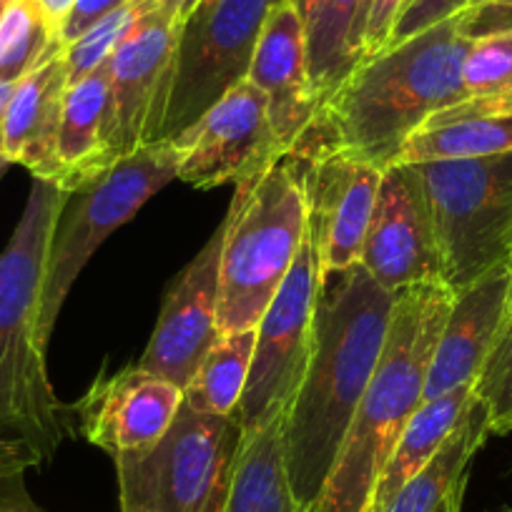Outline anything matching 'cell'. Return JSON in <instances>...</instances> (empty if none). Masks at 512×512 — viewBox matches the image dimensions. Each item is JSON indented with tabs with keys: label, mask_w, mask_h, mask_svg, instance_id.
Masks as SVG:
<instances>
[{
	"label": "cell",
	"mask_w": 512,
	"mask_h": 512,
	"mask_svg": "<svg viewBox=\"0 0 512 512\" xmlns=\"http://www.w3.org/2000/svg\"><path fill=\"white\" fill-rule=\"evenodd\" d=\"M510 269H512V267H510Z\"/></svg>",
	"instance_id": "45"
},
{
	"label": "cell",
	"mask_w": 512,
	"mask_h": 512,
	"mask_svg": "<svg viewBox=\"0 0 512 512\" xmlns=\"http://www.w3.org/2000/svg\"><path fill=\"white\" fill-rule=\"evenodd\" d=\"M470 3L472 0H410L405 6V11H402V16L397 18L395 31H392V38L387 46L417 36V33L425 31V28L467 11Z\"/></svg>",
	"instance_id": "31"
},
{
	"label": "cell",
	"mask_w": 512,
	"mask_h": 512,
	"mask_svg": "<svg viewBox=\"0 0 512 512\" xmlns=\"http://www.w3.org/2000/svg\"><path fill=\"white\" fill-rule=\"evenodd\" d=\"M71 194L33 179L21 221L0 254V432L26 440L43 462L73 435L76 407L56 397L46 369L43 284L53 229Z\"/></svg>",
	"instance_id": "3"
},
{
	"label": "cell",
	"mask_w": 512,
	"mask_h": 512,
	"mask_svg": "<svg viewBox=\"0 0 512 512\" xmlns=\"http://www.w3.org/2000/svg\"><path fill=\"white\" fill-rule=\"evenodd\" d=\"M284 412L241 432L224 512H299L284 460Z\"/></svg>",
	"instance_id": "22"
},
{
	"label": "cell",
	"mask_w": 512,
	"mask_h": 512,
	"mask_svg": "<svg viewBox=\"0 0 512 512\" xmlns=\"http://www.w3.org/2000/svg\"><path fill=\"white\" fill-rule=\"evenodd\" d=\"M108 63L68 83L63 96L56 144V174L51 184L76 194L111 169L106 146Z\"/></svg>",
	"instance_id": "21"
},
{
	"label": "cell",
	"mask_w": 512,
	"mask_h": 512,
	"mask_svg": "<svg viewBox=\"0 0 512 512\" xmlns=\"http://www.w3.org/2000/svg\"><path fill=\"white\" fill-rule=\"evenodd\" d=\"M63 48L48 53L18 81L3 121V156L8 164L26 166L33 179L53 181L56 144L61 128L68 68Z\"/></svg>",
	"instance_id": "19"
},
{
	"label": "cell",
	"mask_w": 512,
	"mask_h": 512,
	"mask_svg": "<svg viewBox=\"0 0 512 512\" xmlns=\"http://www.w3.org/2000/svg\"><path fill=\"white\" fill-rule=\"evenodd\" d=\"M410 0H367V18H364L362 36V61L369 56H377L382 48L390 43L395 31L397 18L402 16Z\"/></svg>",
	"instance_id": "32"
},
{
	"label": "cell",
	"mask_w": 512,
	"mask_h": 512,
	"mask_svg": "<svg viewBox=\"0 0 512 512\" xmlns=\"http://www.w3.org/2000/svg\"><path fill=\"white\" fill-rule=\"evenodd\" d=\"M174 179H179V149L174 141H154L123 156L101 179L71 194L58 216L48 251L41 317L48 339L68 292L98 246Z\"/></svg>",
	"instance_id": "8"
},
{
	"label": "cell",
	"mask_w": 512,
	"mask_h": 512,
	"mask_svg": "<svg viewBox=\"0 0 512 512\" xmlns=\"http://www.w3.org/2000/svg\"><path fill=\"white\" fill-rule=\"evenodd\" d=\"M0 512H43L26 490L23 475L0 482Z\"/></svg>",
	"instance_id": "35"
},
{
	"label": "cell",
	"mask_w": 512,
	"mask_h": 512,
	"mask_svg": "<svg viewBox=\"0 0 512 512\" xmlns=\"http://www.w3.org/2000/svg\"><path fill=\"white\" fill-rule=\"evenodd\" d=\"M181 405L184 387L128 364L93 382L76 405V417L86 440L116 460L154 450L174 425Z\"/></svg>",
	"instance_id": "16"
},
{
	"label": "cell",
	"mask_w": 512,
	"mask_h": 512,
	"mask_svg": "<svg viewBox=\"0 0 512 512\" xmlns=\"http://www.w3.org/2000/svg\"><path fill=\"white\" fill-rule=\"evenodd\" d=\"M294 156L302 164L307 229L324 282L359 264L384 169L324 146L294 151Z\"/></svg>",
	"instance_id": "12"
},
{
	"label": "cell",
	"mask_w": 512,
	"mask_h": 512,
	"mask_svg": "<svg viewBox=\"0 0 512 512\" xmlns=\"http://www.w3.org/2000/svg\"><path fill=\"white\" fill-rule=\"evenodd\" d=\"M319 292H322V274H319L317 249L307 229L287 279L256 324L249 379H246L244 397L234 412L241 432L254 430L277 412L287 410L312 349Z\"/></svg>",
	"instance_id": "10"
},
{
	"label": "cell",
	"mask_w": 512,
	"mask_h": 512,
	"mask_svg": "<svg viewBox=\"0 0 512 512\" xmlns=\"http://www.w3.org/2000/svg\"><path fill=\"white\" fill-rule=\"evenodd\" d=\"M487 437V415L475 397L440 452L412 480H407L379 512H437L447 495L465 480L472 457L485 445Z\"/></svg>",
	"instance_id": "25"
},
{
	"label": "cell",
	"mask_w": 512,
	"mask_h": 512,
	"mask_svg": "<svg viewBox=\"0 0 512 512\" xmlns=\"http://www.w3.org/2000/svg\"><path fill=\"white\" fill-rule=\"evenodd\" d=\"M465 487H467V477L455 487V490L447 495V500L437 507V512H462V497H465Z\"/></svg>",
	"instance_id": "39"
},
{
	"label": "cell",
	"mask_w": 512,
	"mask_h": 512,
	"mask_svg": "<svg viewBox=\"0 0 512 512\" xmlns=\"http://www.w3.org/2000/svg\"><path fill=\"white\" fill-rule=\"evenodd\" d=\"M6 6H8V0H0V16H3V11H6Z\"/></svg>",
	"instance_id": "42"
},
{
	"label": "cell",
	"mask_w": 512,
	"mask_h": 512,
	"mask_svg": "<svg viewBox=\"0 0 512 512\" xmlns=\"http://www.w3.org/2000/svg\"><path fill=\"white\" fill-rule=\"evenodd\" d=\"M246 78L267 96L274 144L284 159L312 134L322 108L309 81L307 33L294 0H279L269 11Z\"/></svg>",
	"instance_id": "17"
},
{
	"label": "cell",
	"mask_w": 512,
	"mask_h": 512,
	"mask_svg": "<svg viewBox=\"0 0 512 512\" xmlns=\"http://www.w3.org/2000/svg\"><path fill=\"white\" fill-rule=\"evenodd\" d=\"M224 221L211 234L204 249L189 267L174 279L161 304L151 342L139 367L186 387L211 344L219 339V294H221V249Z\"/></svg>",
	"instance_id": "15"
},
{
	"label": "cell",
	"mask_w": 512,
	"mask_h": 512,
	"mask_svg": "<svg viewBox=\"0 0 512 512\" xmlns=\"http://www.w3.org/2000/svg\"><path fill=\"white\" fill-rule=\"evenodd\" d=\"M472 400H475V384H465V387H457V390L447 392L437 400L422 402L420 410L407 422L405 432L400 435L390 460L379 475L369 512L382 510L397 495V490L440 452L447 437L460 425L462 415Z\"/></svg>",
	"instance_id": "24"
},
{
	"label": "cell",
	"mask_w": 512,
	"mask_h": 512,
	"mask_svg": "<svg viewBox=\"0 0 512 512\" xmlns=\"http://www.w3.org/2000/svg\"><path fill=\"white\" fill-rule=\"evenodd\" d=\"M507 512H512V510H507Z\"/></svg>",
	"instance_id": "43"
},
{
	"label": "cell",
	"mask_w": 512,
	"mask_h": 512,
	"mask_svg": "<svg viewBox=\"0 0 512 512\" xmlns=\"http://www.w3.org/2000/svg\"><path fill=\"white\" fill-rule=\"evenodd\" d=\"M38 465H43V460L36 452V447L28 445L21 437L0 432V482L8 480V477L26 475L31 467Z\"/></svg>",
	"instance_id": "34"
},
{
	"label": "cell",
	"mask_w": 512,
	"mask_h": 512,
	"mask_svg": "<svg viewBox=\"0 0 512 512\" xmlns=\"http://www.w3.org/2000/svg\"><path fill=\"white\" fill-rule=\"evenodd\" d=\"M279 0H199L179 23L161 141L179 139L246 81L264 21Z\"/></svg>",
	"instance_id": "9"
},
{
	"label": "cell",
	"mask_w": 512,
	"mask_h": 512,
	"mask_svg": "<svg viewBox=\"0 0 512 512\" xmlns=\"http://www.w3.org/2000/svg\"><path fill=\"white\" fill-rule=\"evenodd\" d=\"M8 169V161H6V156H0V176H3V171Z\"/></svg>",
	"instance_id": "41"
},
{
	"label": "cell",
	"mask_w": 512,
	"mask_h": 512,
	"mask_svg": "<svg viewBox=\"0 0 512 512\" xmlns=\"http://www.w3.org/2000/svg\"><path fill=\"white\" fill-rule=\"evenodd\" d=\"M465 98L510 96L512 93V28L475 36L462 66Z\"/></svg>",
	"instance_id": "29"
},
{
	"label": "cell",
	"mask_w": 512,
	"mask_h": 512,
	"mask_svg": "<svg viewBox=\"0 0 512 512\" xmlns=\"http://www.w3.org/2000/svg\"><path fill=\"white\" fill-rule=\"evenodd\" d=\"M256 329L219 334L194 377L184 387V402L201 415L234 417L249 379Z\"/></svg>",
	"instance_id": "26"
},
{
	"label": "cell",
	"mask_w": 512,
	"mask_h": 512,
	"mask_svg": "<svg viewBox=\"0 0 512 512\" xmlns=\"http://www.w3.org/2000/svg\"><path fill=\"white\" fill-rule=\"evenodd\" d=\"M502 154H512V93L465 98L435 113L407 139L395 164L487 159Z\"/></svg>",
	"instance_id": "20"
},
{
	"label": "cell",
	"mask_w": 512,
	"mask_h": 512,
	"mask_svg": "<svg viewBox=\"0 0 512 512\" xmlns=\"http://www.w3.org/2000/svg\"><path fill=\"white\" fill-rule=\"evenodd\" d=\"M33 3L38 6L41 16L46 18L48 28H51V31L58 36V41H61L63 23L68 21V16L73 13V8H76L78 0H33Z\"/></svg>",
	"instance_id": "36"
},
{
	"label": "cell",
	"mask_w": 512,
	"mask_h": 512,
	"mask_svg": "<svg viewBox=\"0 0 512 512\" xmlns=\"http://www.w3.org/2000/svg\"><path fill=\"white\" fill-rule=\"evenodd\" d=\"M58 46L33 0H8L0 16V83H18Z\"/></svg>",
	"instance_id": "27"
},
{
	"label": "cell",
	"mask_w": 512,
	"mask_h": 512,
	"mask_svg": "<svg viewBox=\"0 0 512 512\" xmlns=\"http://www.w3.org/2000/svg\"><path fill=\"white\" fill-rule=\"evenodd\" d=\"M241 427L181 405L154 450L116 457L121 512H224Z\"/></svg>",
	"instance_id": "7"
},
{
	"label": "cell",
	"mask_w": 512,
	"mask_h": 512,
	"mask_svg": "<svg viewBox=\"0 0 512 512\" xmlns=\"http://www.w3.org/2000/svg\"><path fill=\"white\" fill-rule=\"evenodd\" d=\"M126 3H131V0H78L73 13L68 16V21L63 23L61 28V43L68 46V43L76 41L83 31H88L93 23L101 21L103 16L113 13L116 8L126 6Z\"/></svg>",
	"instance_id": "33"
},
{
	"label": "cell",
	"mask_w": 512,
	"mask_h": 512,
	"mask_svg": "<svg viewBox=\"0 0 512 512\" xmlns=\"http://www.w3.org/2000/svg\"><path fill=\"white\" fill-rule=\"evenodd\" d=\"M174 144L179 179L196 189L241 184L282 159L269 123L267 96L249 78L229 88Z\"/></svg>",
	"instance_id": "13"
},
{
	"label": "cell",
	"mask_w": 512,
	"mask_h": 512,
	"mask_svg": "<svg viewBox=\"0 0 512 512\" xmlns=\"http://www.w3.org/2000/svg\"><path fill=\"white\" fill-rule=\"evenodd\" d=\"M359 267L392 294L442 282L435 229L420 179L410 164H392L382 171Z\"/></svg>",
	"instance_id": "14"
},
{
	"label": "cell",
	"mask_w": 512,
	"mask_h": 512,
	"mask_svg": "<svg viewBox=\"0 0 512 512\" xmlns=\"http://www.w3.org/2000/svg\"><path fill=\"white\" fill-rule=\"evenodd\" d=\"M475 397L487 415L490 435L512 432V314L477 374Z\"/></svg>",
	"instance_id": "30"
},
{
	"label": "cell",
	"mask_w": 512,
	"mask_h": 512,
	"mask_svg": "<svg viewBox=\"0 0 512 512\" xmlns=\"http://www.w3.org/2000/svg\"><path fill=\"white\" fill-rule=\"evenodd\" d=\"M294 3H297V0H294Z\"/></svg>",
	"instance_id": "44"
},
{
	"label": "cell",
	"mask_w": 512,
	"mask_h": 512,
	"mask_svg": "<svg viewBox=\"0 0 512 512\" xmlns=\"http://www.w3.org/2000/svg\"><path fill=\"white\" fill-rule=\"evenodd\" d=\"M467 11L392 43L352 68L322 103L319 144L387 169L417 128L465 101L462 66L472 43Z\"/></svg>",
	"instance_id": "2"
},
{
	"label": "cell",
	"mask_w": 512,
	"mask_h": 512,
	"mask_svg": "<svg viewBox=\"0 0 512 512\" xmlns=\"http://www.w3.org/2000/svg\"><path fill=\"white\" fill-rule=\"evenodd\" d=\"M179 23L154 8L108 58L106 146L111 164L161 141Z\"/></svg>",
	"instance_id": "11"
},
{
	"label": "cell",
	"mask_w": 512,
	"mask_h": 512,
	"mask_svg": "<svg viewBox=\"0 0 512 512\" xmlns=\"http://www.w3.org/2000/svg\"><path fill=\"white\" fill-rule=\"evenodd\" d=\"M435 229L452 294L512 267V154L410 164Z\"/></svg>",
	"instance_id": "6"
},
{
	"label": "cell",
	"mask_w": 512,
	"mask_h": 512,
	"mask_svg": "<svg viewBox=\"0 0 512 512\" xmlns=\"http://www.w3.org/2000/svg\"><path fill=\"white\" fill-rule=\"evenodd\" d=\"M307 33L309 81L319 106L362 61L367 0H297Z\"/></svg>",
	"instance_id": "23"
},
{
	"label": "cell",
	"mask_w": 512,
	"mask_h": 512,
	"mask_svg": "<svg viewBox=\"0 0 512 512\" xmlns=\"http://www.w3.org/2000/svg\"><path fill=\"white\" fill-rule=\"evenodd\" d=\"M397 297L359 264L322 282L307 367L282 425L284 460L299 512L317 507L379 362Z\"/></svg>",
	"instance_id": "1"
},
{
	"label": "cell",
	"mask_w": 512,
	"mask_h": 512,
	"mask_svg": "<svg viewBox=\"0 0 512 512\" xmlns=\"http://www.w3.org/2000/svg\"><path fill=\"white\" fill-rule=\"evenodd\" d=\"M154 8H159V0H131L126 6L116 8L113 13L103 16L101 21L93 23L88 31H83L76 41L63 48L68 68V83L88 76L98 66L108 63L118 46L128 38Z\"/></svg>",
	"instance_id": "28"
},
{
	"label": "cell",
	"mask_w": 512,
	"mask_h": 512,
	"mask_svg": "<svg viewBox=\"0 0 512 512\" xmlns=\"http://www.w3.org/2000/svg\"><path fill=\"white\" fill-rule=\"evenodd\" d=\"M512 314V269L502 267L487 274L452 299L430 372L425 400H437L447 392L475 384L487 354L495 347L502 327Z\"/></svg>",
	"instance_id": "18"
},
{
	"label": "cell",
	"mask_w": 512,
	"mask_h": 512,
	"mask_svg": "<svg viewBox=\"0 0 512 512\" xmlns=\"http://www.w3.org/2000/svg\"><path fill=\"white\" fill-rule=\"evenodd\" d=\"M16 86L18 83H0V156H3V121H6L8 103H11Z\"/></svg>",
	"instance_id": "38"
},
{
	"label": "cell",
	"mask_w": 512,
	"mask_h": 512,
	"mask_svg": "<svg viewBox=\"0 0 512 512\" xmlns=\"http://www.w3.org/2000/svg\"><path fill=\"white\" fill-rule=\"evenodd\" d=\"M480 6H510L512 8V0H472L470 8H480Z\"/></svg>",
	"instance_id": "40"
},
{
	"label": "cell",
	"mask_w": 512,
	"mask_h": 512,
	"mask_svg": "<svg viewBox=\"0 0 512 512\" xmlns=\"http://www.w3.org/2000/svg\"><path fill=\"white\" fill-rule=\"evenodd\" d=\"M455 294L442 282L400 292L382 354L314 512H369L397 440L425 402L432 354Z\"/></svg>",
	"instance_id": "4"
},
{
	"label": "cell",
	"mask_w": 512,
	"mask_h": 512,
	"mask_svg": "<svg viewBox=\"0 0 512 512\" xmlns=\"http://www.w3.org/2000/svg\"><path fill=\"white\" fill-rule=\"evenodd\" d=\"M199 0H159V8L166 13V16L174 18L176 23L184 21L191 13V8L196 6Z\"/></svg>",
	"instance_id": "37"
},
{
	"label": "cell",
	"mask_w": 512,
	"mask_h": 512,
	"mask_svg": "<svg viewBox=\"0 0 512 512\" xmlns=\"http://www.w3.org/2000/svg\"><path fill=\"white\" fill-rule=\"evenodd\" d=\"M224 226L221 334L256 329L302 249L307 194L297 156L287 154L264 174L236 184Z\"/></svg>",
	"instance_id": "5"
}]
</instances>
